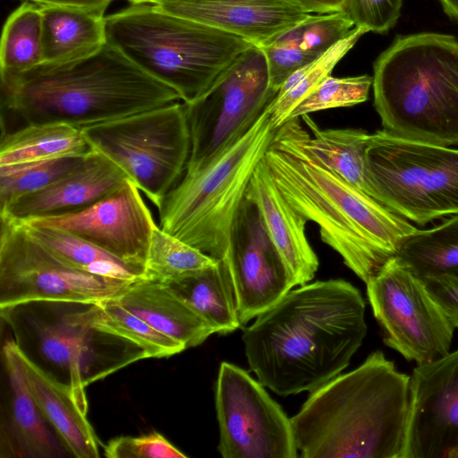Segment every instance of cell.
Here are the masks:
<instances>
[{
	"mask_svg": "<svg viewBox=\"0 0 458 458\" xmlns=\"http://www.w3.org/2000/svg\"><path fill=\"white\" fill-rule=\"evenodd\" d=\"M365 301L351 283L291 290L244 329L250 370L278 395L312 392L345 369L367 334Z\"/></svg>",
	"mask_w": 458,
	"mask_h": 458,
	"instance_id": "cell-1",
	"label": "cell"
},
{
	"mask_svg": "<svg viewBox=\"0 0 458 458\" xmlns=\"http://www.w3.org/2000/svg\"><path fill=\"white\" fill-rule=\"evenodd\" d=\"M300 122L276 129L266 163L290 205L366 284L418 228L325 166L301 142Z\"/></svg>",
	"mask_w": 458,
	"mask_h": 458,
	"instance_id": "cell-2",
	"label": "cell"
},
{
	"mask_svg": "<svg viewBox=\"0 0 458 458\" xmlns=\"http://www.w3.org/2000/svg\"><path fill=\"white\" fill-rule=\"evenodd\" d=\"M411 376L381 351L310 394L291 418L302 458H403Z\"/></svg>",
	"mask_w": 458,
	"mask_h": 458,
	"instance_id": "cell-3",
	"label": "cell"
},
{
	"mask_svg": "<svg viewBox=\"0 0 458 458\" xmlns=\"http://www.w3.org/2000/svg\"><path fill=\"white\" fill-rule=\"evenodd\" d=\"M177 101L173 88L107 43L80 60L42 63L1 77L2 114H12L21 126L64 123L81 129Z\"/></svg>",
	"mask_w": 458,
	"mask_h": 458,
	"instance_id": "cell-4",
	"label": "cell"
},
{
	"mask_svg": "<svg viewBox=\"0 0 458 458\" xmlns=\"http://www.w3.org/2000/svg\"><path fill=\"white\" fill-rule=\"evenodd\" d=\"M373 71L374 106L384 131L413 141L458 145V38L398 35Z\"/></svg>",
	"mask_w": 458,
	"mask_h": 458,
	"instance_id": "cell-5",
	"label": "cell"
},
{
	"mask_svg": "<svg viewBox=\"0 0 458 458\" xmlns=\"http://www.w3.org/2000/svg\"><path fill=\"white\" fill-rule=\"evenodd\" d=\"M105 21L106 43L173 88L183 103L204 93L242 53L254 46L154 4H131L106 16Z\"/></svg>",
	"mask_w": 458,
	"mask_h": 458,
	"instance_id": "cell-6",
	"label": "cell"
},
{
	"mask_svg": "<svg viewBox=\"0 0 458 458\" xmlns=\"http://www.w3.org/2000/svg\"><path fill=\"white\" fill-rule=\"evenodd\" d=\"M276 131L267 107L237 140L185 170L158 209V226L216 260L224 259L251 176Z\"/></svg>",
	"mask_w": 458,
	"mask_h": 458,
	"instance_id": "cell-7",
	"label": "cell"
},
{
	"mask_svg": "<svg viewBox=\"0 0 458 458\" xmlns=\"http://www.w3.org/2000/svg\"><path fill=\"white\" fill-rule=\"evenodd\" d=\"M93 303L39 301L0 309L19 349L67 385L88 410L85 388L140 359L133 344L92 326Z\"/></svg>",
	"mask_w": 458,
	"mask_h": 458,
	"instance_id": "cell-8",
	"label": "cell"
},
{
	"mask_svg": "<svg viewBox=\"0 0 458 458\" xmlns=\"http://www.w3.org/2000/svg\"><path fill=\"white\" fill-rule=\"evenodd\" d=\"M371 197L406 220L425 225L458 215V149L370 134L365 154Z\"/></svg>",
	"mask_w": 458,
	"mask_h": 458,
	"instance_id": "cell-9",
	"label": "cell"
},
{
	"mask_svg": "<svg viewBox=\"0 0 458 458\" xmlns=\"http://www.w3.org/2000/svg\"><path fill=\"white\" fill-rule=\"evenodd\" d=\"M81 131L91 149L116 165L157 210L185 173L191 142L182 101Z\"/></svg>",
	"mask_w": 458,
	"mask_h": 458,
	"instance_id": "cell-10",
	"label": "cell"
},
{
	"mask_svg": "<svg viewBox=\"0 0 458 458\" xmlns=\"http://www.w3.org/2000/svg\"><path fill=\"white\" fill-rule=\"evenodd\" d=\"M276 94L263 49L250 47L204 93L184 103L191 142L186 170L207 162L242 136Z\"/></svg>",
	"mask_w": 458,
	"mask_h": 458,
	"instance_id": "cell-11",
	"label": "cell"
},
{
	"mask_svg": "<svg viewBox=\"0 0 458 458\" xmlns=\"http://www.w3.org/2000/svg\"><path fill=\"white\" fill-rule=\"evenodd\" d=\"M0 220V309L39 301L98 303L116 297L131 282L74 269L35 240L20 221Z\"/></svg>",
	"mask_w": 458,
	"mask_h": 458,
	"instance_id": "cell-12",
	"label": "cell"
},
{
	"mask_svg": "<svg viewBox=\"0 0 458 458\" xmlns=\"http://www.w3.org/2000/svg\"><path fill=\"white\" fill-rule=\"evenodd\" d=\"M366 285L386 345L416 364L435 360L450 352L455 328L422 279L397 256L389 259Z\"/></svg>",
	"mask_w": 458,
	"mask_h": 458,
	"instance_id": "cell-13",
	"label": "cell"
},
{
	"mask_svg": "<svg viewBox=\"0 0 458 458\" xmlns=\"http://www.w3.org/2000/svg\"><path fill=\"white\" fill-rule=\"evenodd\" d=\"M224 458H296L291 419L264 386L234 364H220L215 388Z\"/></svg>",
	"mask_w": 458,
	"mask_h": 458,
	"instance_id": "cell-14",
	"label": "cell"
},
{
	"mask_svg": "<svg viewBox=\"0 0 458 458\" xmlns=\"http://www.w3.org/2000/svg\"><path fill=\"white\" fill-rule=\"evenodd\" d=\"M27 221L75 234L143 276L153 230L157 226L140 189L129 179L92 204Z\"/></svg>",
	"mask_w": 458,
	"mask_h": 458,
	"instance_id": "cell-15",
	"label": "cell"
},
{
	"mask_svg": "<svg viewBox=\"0 0 458 458\" xmlns=\"http://www.w3.org/2000/svg\"><path fill=\"white\" fill-rule=\"evenodd\" d=\"M403 458H458V349L413 369Z\"/></svg>",
	"mask_w": 458,
	"mask_h": 458,
	"instance_id": "cell-16",
	"label": "cell"
},
{
	"mask_svg": "<svg viewBox=\"0 0 458 458\" xmlns=\"http://www.w3.org/2000/svg\"><path fill=\"white\" fill-rule=\"evenodd\" d=\"M225 259L235 286L241 325L274 306L295 286L257 208L246 198L233 223Z\"/></svg>",
	"mask_w": 458,
	"mask_h": 458,
	"instance_id": "cell-17",
	"label": "cell"
},
{
	"mask_svg": "<svg viewBox=\"0 0 458 458\" xmlns=\"http://www.w3.org/2000/svg\"><path fill=\"white\" fill-rule=\"evenodd\" d=\"M154 5L241 37L259 47L312 15L292 0H160Z\"/></svg>",
	"mask_w": 458,
	"mask_h": 458,
	"instance_id": "cell-18",
	"label": "cell"
},
{
	"mask_svg": "<svg viewBox=\"0 0 458 458\" xmlns=\"http://www.w3.org/2000/svg\"><path fill=\"white\" fill-rule=\"evenodd\" d=\"M125 174L91 149L81 163L47 187L24 195L0 210V216L26 220L87 207L119 187Z\"/></svg>",
	"mask_w": 458,
	"mask_h": 458,
	"instance_id": "cell-19",
	"label": "cell"
},
{
	"mask_svg": "<svg viewBox=\"0 0 458 458\" xmlns=\"http://www.w3.org/2000/svg\"><path fill=\"white\" fill-rule=\"evenodd\" d=\"M246 199L257 208L295 286L311 281L319 263L306 236L308 221L284 197L271 175L265 157L251 176Z\"/></svg>",
	"mask_w": 458,
	"mask_h": 458,
	"instance_id": "cell-20",
	"label": "cell"
},
{
	"mask_svg": "<svg viewBox=\"0 0 458 458\" xmlns=\"http://www.w3.org/2000/svg\"><path fill=\"white\" fill-rule=\"evenodd\" d=\"M2 359L8 382L9 403L6 420L1 425V457L64 456L67 449L47 427L48 421L30 393L14 340L4 344Z\"/></svg>",
	"mask_w": 458,
	"mask_h": 458,
	"instance_id": "cell-21",
	"label": "cell"
},
{
	"mask_svg": "<svg viewBox=\"0 0 458 458\" xmlns=\"http://www.w3.org/2000/svg\"><path fill=\"white\" fill-rule=\"evenodd\" d=\"M114 299L185 349L201 344L214 334L208 323L166 284L140 276Z\"/></svg>",
	"mask_w": 458,
	"mask_h": 458,
	"instance_id": "cell-22",
	"label": "cell"
},
{
	"mask_svg": "<svg viewBox=\"0 0 458 458\" xmlns=\"http://www.w3.org/2000/svg\"><path fill=\"white\" fill-rule=\"evenodd\" d=\"M19 355L35 402L67 451L77 458H98L99 442L87 419V409L67 385L39 368L20 349Z\"/></svg>",
	"mask_w": 458,
	"mask_h": 458,
	"instance_id": "cell-23",
	"label": "cell"
},
{
	"mask_svg": "<svg viewBox=\"0 0 458 458\" xmlns=\"http://www.w3.org/2000/svg\"><path fill=\"white\" fill-rule=\"evenodd\" d=\"M40 9L43 63L80 60L92 55L106 44L105 16L69 7L40 6Z\"/></svg>",
	"mask_w": 458,
	"mask_h": 458,
	"instance_id": "cell-24",
	"label": "cell"
},
{
	"mask_svg": "<svg viewBox=\"0 0 458 458\" xmlns=\"http://www.w3.org/2000/svg\"><path fill=\"white\" fill-rule=\"evenodd\" d=\"M91 150L81 128L64 123H29L2 132L0 167L67 157Z\"/></svg>",
	"mask_w": 458,
	"mask_h": 458,
	"instance_id": "cell-25",
	"label": "cell"
},
{
	"mask_svg": "<svg viewBox=\"0 0 458 458\" xmlns=\"http://www.w3.org/2000/svg\"><path fill=\"white\" fill-rule=\"evenodd\" d=\"M166 284L208 323L214 333L225 335L241 326L235 286L225 258Z\"/></svg>",
	"mask_w": 458,
	"mask_h": 458,
	"instance_id": "cell-26",
	"label": "cell"
},
{
	"mask_svg": "<svg viewBox=\"0 0 458 458\" xmlns=\"http://www.w3.org/2000/svg\"><path fill=\"white\" fill-rule=\"evenodd\" d=\"M301 118L311 132L299 123L297 131L302 145L330 171L371 197L365 162L370 134L353 128L321 129L310 114Z\"/></svg>",
	"mask_w": 458,
	"mask_h": 458,
	"instance_id": "cell-27",
	"label": "cell"
},
{
	"mask_svg": "<svg viewBox=\"0 0 458 458\" xmlns=\"http://www.w3.org/2000/svg\"><path fill=\"white\" fill-rule=\"evenodd\" d=\"M20 222L35 240L74 269L123 281L141 276L104 250L75 234L51 226Z\"/></svg>",
	"mask_w": 458,
	"mask_h": 458,
	"instance_id": "cell-28",
	"label": "cell"
},
{
	"mask_svg": "<svg viewBox=\"0 0 458 458\" xmlns=\"http://www.w3.org/2000/svg\"><path fill=\"white\" fill-rule=\"evenodd\" d=\"M397 257L420 278L458 276V215L434 228L417 229L403 241Z\"/></svg>",
	"mask_w": 458,
	"mask_h": 458,
	"instance_id": "cell-29",
	"label": "cell"
},
{
	"mask_svg": "<svg viewBox=\"0 0 458 458\" xmlns=\"http://www.w3.org/2000/svg\"><path fill=\"white\" fill-rule=\"evenodd\" d=\"M42 63L41 9L38 4L25 1L9 15L4 25L0 75H16Z\"/></svg>",
	"mask_w": 458,
	"mask_h": 458,
	"instance_id": "cell-30",
	"label": "cell"
},
{
	"mask_svg": "<svg viewBox=\"0 0 458 458\" xmlns=\"http://www.w3.org/2000/svg\"><path fill=\"white\" fill-rule=\"evenodd\" d=\"M367 32L369 31L365 28L354 27L345 38L326 53L295 71L284 81L267 106L276 129L287 122L295 106L331 75L338 62Z\"/></svg>",
	"mask_w": 458,
	"mask_h": 458,
	"instance_id": "cell-31",
	"label": "cell"
},
{
	"mask_svg": "<svg viewBox=\"0 0 458 458\" xmlns=\"http://www.w3.org/2000/svg\"><path fill=\"white\" fill-rule=\"evenodd\" d=\"M91 321L97 330L139 347L146 359L169 357L185 350L182 343L159 332L114 298L93 303Z\"/></svg>",
	"mask_w": 458,
	"mask_h": 458,
	"instance_id": "cell-32",
	"label": "cell"
},
{
	"mask_svg": "<svg viewBox=\"0 0 458 458\" xmlns=\"http://www.w3.org/2000/svg\"><path fill=\"white\" fill-rule=\"evenodd\" d=\"M217 261L157 225L150 236L142 276L167 284L208 268Z\"/></svg>",
	"mask_w": 458,
	"mask_h": 458,
	"instance_id": "cell-33",
	"label": "cell"
},
{
	"mask_svg": "<svg viewBox=\"0 0 458 458\" xmlns=\"http://www.w3.org/2000/svg\"><path fill=\"white\" fill-rule=\"evenodd\" d=\"M84 156L0 167V210L17 199L58 180L78 165Z\"/></svg>",
	"mask_w": 458,
	"mask_h": 458,
	"instance_id": "cell-34",
	"label": "cell"
},
{
	"mask_svg": "<svg viewBox=\"0 0 458 458\" xmlns=\"http://www.w3.org/2000/svg\"><path fill=\"white\" fill-rule=\"evenodd\" d=\"M373 84V77L360 75L326 78L290 113L287 121L311 113L336 107H348L365 102Z\"/></svg>",
	"mask_w": 458,
	"mask_h": 458,
	"instance_id": "cell-35",
	"label": "cell"
},
{
	"mask_svg": "<svg viewBox=\"0 0 458 458\" xmlns=\"http://www.w3.org/2000/svg\"><path fill=\"white\" fill-rule=\"evenodd\" d=\"M354 27L344 12L312 14L309 19L287 30L299 47L319 57L345 38Z\"/></svg>",
	"mask_w": 458,
	"mask_h": 458,
	"instance_id": "cell-36",
	"label": "cell"
},
{
	"mask_svg": "<svg viewBox=\"0 0 458 458\" xmlns=\"http://www.w3.org/2000/svg\"><path fill=\"white\" fill-rule=\"evenodd\" d=\"M104 455L108 458H186L163 435L153 431L139 437L113 438L105 446Z\"/></svg>",
	"mask_w": 458,
	"mask_h": 458,
	"instance_id": "cell-37",
	"label": "cell"
},
{
	"mask_svg": "<svg viewBox=\"0 0 458 458\" xmlns=\"http://www.w3.org/2000/svg\"><path fill=\"white\" fill-rule=\"evenodd\" d=\"M260 48L266 55L271 87L277 92L292 73L318 58L301 50L287 31Z\"/></svg>",
	"mask_w": 458,
	"mask_h": 458,
	"instance_id": "cell-38",
	"label": "cell"
},
{
	"mask_svg": "<svg viewBox=\"0 0 458 458\" xmlns=\"http://www.w3.org/2000/svg\"><path fill=\"white\" fill-rule=\"evenodd\" d=\"M403 0H346L343 12L354 27L387 33L401 16Z\"/></svg>",
	"mask_w": 458,
	"mask_h": 458,
	"instance_id": "cell-39",
	"label": "cell"
},
{
	"mask_svg": "<svg viewBox=\"0 0 458 458\" xmlns=\"http://www.w3.org/2000/svg\"><path fill=\"white\" fill-rule=\"evenodd\" d=\"M421 279L445 318L454 328H457L458 276L443 274Z\"/></svg>",
	"mask_w": 458,
	"mask_h": 458,
	"instance_id": "cell-40",
	"label": "cell"
},
{
	"mask_svg": "<svg viewBox=\"0 0 458 458\" xmlns=\"http://www.w3.org/2000/svg\"><path fill=\"white\" fill-rule=\"evenodd\" d=\"M40 6H60L83 10L104 16L113 0H26Z\"/></svg>",
	"mask_w": 458,
	"mask_h": 458,
	"instance_id": "cell-41",
	"label": "cell"
},
{
	"mask_svg": "<svg viewBox=\"0 0 458 458\" xmlns=\"http://www.w3.org/2000/svg\"><path fill=\"white\" fill-rule=\"evenodd\" d=\"M310 13L325 14L344 10L346 0H292Z\"/></svg>",
	"mask_w": 458,
	"mask_h": 458,
	"instance_id": "cell-42",
	"label": "cell"
},
{
	"mask_svg": "<svg viewBox=\"0 0 458 458\" xmlns=\"http://www.w3.org/2000/svg\"><path fill=\"white\" fill-rule=\"evenodd\" d=\"M445 13L458 23V0H439Z\"/></svg>",
	"mask_w": 458,
	"mask_h": 458,
	"instance_id": "cell-43",
	"label": "cell"
},
{
	"mask_svg": "<svg viewBox=\"0 0 458 458\" xmlns=\"http://www.w3.org/2000/svg\"><path fill=\"white\" fill-rule=\"evenodd\" d=\"M128 1H130L132 4H156L160 0H128Z\"/></svg>",
	"mask_w": 458,
	"mask_h": 458,
	"instance_id": "cell-44",
	"label": "cell"
}]
</instances>
